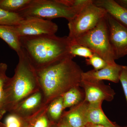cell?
Instances as JSON below:
<instances>
[{"label": "cell", "instance_id": "1f68e13d", "mask_svg": "<svg viewBox=\"0 0 127 127\" xmlns=\"http://www.w3.org/2000/svg\"></svg>", "mask_w": 127, "mask_h": 127}, {"label": "cell", "instance_id": "9c48e42d", "mask_svg": "<svg viewBox=\"0 0 127 127\" xmlns=\"http://www.w3.org/2000/svg\"><path fill=\"white\" fill-rule=\"evenodd\" d=\"M47 108L43 105V95L41 91L25 98L10 113L15 114L23 119H29L35 118Z\"/></svg>", "mask_w": 127, "mask_h": 127}, {"label": "cell", "instance_id": "9a60e30c", "mask_svg": "<svg viewBox=\"0 0 127 127\" xmlns=\"http://www.w3.org/2000/svg\"><path fill=\"white\" fill-rule=\"evenodd\" d=\"M20 38L16 26L0 25V38L17 54L22 48Z\"/></svg>", "mask_w": 127, "mask_h": 127}, {"label": "cell", "instance_id": "7402d4cb", "mask_svg": "<svg viewBox=\"0 0 127 127\" xmlns=\"http://www.w3.org/2000/svg\"><path fill=\"white\" fill-rule=\"evenodd\" d=\"M86 62L87 65L92 66L95 70H100L108 65L104 59L95 53L91 58L86 59Z\"/></svg>", "mask_w": 127, "mask_h": 127}, {"label": "cell", "instance_id": "3957f363", "mask_svg": "<svg viewBox=\"0 0 127 127\" xmlns=\"http://www.w3.org/2000/svg\"><path fill=\"white\" fill-rule=\"evenodd\" d=\"M17 55L19 60L15 73L8 78L5 87V107L9 113L28 97L41 91L36 70L25 50L22 48Z\"/></svg>", "mask_w": 127, "mask_h": 127}, {"label": "cell", "instance_id": "e0dca14e", "mask_svg": "<svg viewBox=\"0 0 127 127\" xmlns=\"http://www.w3.org/2000/svg\"><path fill=\"white\" fill-rule=\"evenodd\" d=\"M63 98L64 109L71 108L83 101V95L79 87H75L67 91L62 95Z\"/></svg>", "mask_w": 127, "mask_h": 127}, {"label": "cell", "instance_id": "d6a6232c", "mask_svg": "<svg viewBox=\"0 0 127 127\" xmlns=\"http://www.w3.org/2000/svg\"></svg>", "mask_w": 127, "mask_h": 127}, {"label": "cell", "instance_id": "4dcf8cb0", "mask_svg": "<svg viewBox=\"0 0 127 127\" xmlns=\"http://www.w3.org/2000/svg\"><path fill=\"white\" fill-rule=\"evenodd\" d=\"M85 127V126H84V127Z\"/></svg>", "mask_w": 127, "mask_h": 127}, {"label": "cell", "instance_id": "d6986e66", "mask_svg": "<svg viewBox=\"0 0 127 127\" xmlns=\"http://www.w3.org/2000/svg\"><path fill=\"white\" fill-rule=\"evenodd\" d=\"M31 0H0V9L12 13H18L26 8Z\"/></svg>", "mask_w": 127, "mask_h": 127}, {"label": "cell", "instance_id": "277c9868", "mask_svg": "<svg viewBox=\"0 0 127 127\" xmlns=\"http://www.w3.org/2000/svg\"><path fill=\"white\" fill-rule=\"evenodd\" d=\"M83 7H70L62 0H31L27 7L17 13L23 19L37 18L51 20L64 18L68 21L74 18Z\"/></svg>", "mask_w": 127, "mask_h": 127}, {"label": "cell", "instance_id": "6da1fadb", "mask_svg": "<svg viewBox=\"0 0 127 127\" xmlns=\"http://www.w3.org/2000/svg\"><path fill=\"white\" fill-rule=\"evenodd\" d=\"M73 58L70 55L36 71L45 107L71 89L80 86L83 72Z\"/></svg>", "mask_w": 127, "mask_h": 127}, {"label": "cell", "instance_id": "ac0fdd59", "mask_svg": "<svg viewBox=\"0 0 127 127\" xmlns=\"http://www.w3.org/2000/svg\"><path fill=\"white\" fill-rule=\"evenodd\" d=\"M7 68L6 64L0 63V120L6 112L5 107V87L9 78L6 73Z\"/></svg>", "mask_w": 127, "mask_h": 127}, {"label": "cell", "instance_id": "ffe728a7", "mask_svg": "<svg viewBox=\"0 0 127 127\" xmlns=\"http://www.w3.org/2000/svg\"><path fill=\"white\" fill-rule=\"evenodd\" d=\"M23 19L18 13L8 12L0 9V25L17 26Z\"/></svg>", "mask_w": 127, "mask_h": 127}, {"label": "cell", "instance_id": "5b68a950", "mask_svg": "<svg viewBox=\"0 0 127 127\" xmlns=\"http://www.w3.org/2000/svg\"><path fill=\"white\" fill-rule=\"evenodd\" d=\"M70 43L88 48L100 56L109 65L116 64L110 43L109 31L106 17L96 26L86 34Z\"/></svg>", "mask_w": 127, "mask_h": 127}, {"label": "cell", "instance_id": "603a6c76", "mask_svg": "<svg viewBox=\"0 0 127 127\" xmlns=\"http://www.w3.org/2000/svg\"><path fill=\"white\" fill-rule=\"evenodd\" d=\"M24 120L16 114L10 113L5 119V127H23Z\"/></svg>", "mask_w": 127, "mask_h": 127}, {"label": "cell", "instance_id": "4316f807", "mask_svg": "<svg viewBox=\"0 0 127 127\" xmlns=\"http://www.w3.org/2000/svg\"><path fill=\"white\" fill-rule=\"evenodd\" d=\"M115 1L121 6L127 10V0H117Z\"/></svg>", "mask_w": 127, "mask_h": 127}, {"label": "cell", "instance_id": "d4e9b609", "mask_svg": "<svg viewBox=\"0 0 127 127\" xmlns=\"http://www.w3.org/2000/svg\"><path fill=\"white\" fill-rule=\"evenodd\" d=\"M119 81L121 82L125 94L127 103V66H123L120 73Z\"/></svg>", "mask_w": 127, "mask_h": 127}, {"label": "cell", "instance_id": "44dd1931", "mask_svg": "<svg viewBox=\"0 0 127 127\" xmlns=\"http://www.w3.org/2000/svg\"><path fill=\"white\" fill-rule=\"evenodd\" d=\"M69 53L73 58L78 56L88 59L92 56L94 53L84 46L76 43H70L69 47Z\"/></svg>", "mask_w": 127, "mask_h": 127}, {"label": "cell", "instance_id": "cb8c5ba5", "mask_svg": "<svg viewBox=\"0 0 127 127\" xmlns=\"http://www.w3.org/2000/svg\"><path fill=\"white\" fill-rule=\"evenodd\" d=\"M31 121L32 127H49L50 120L47 115L46 110Z\"/></svg>", "mask_w": 127, "mask_h": 127}, {"label": "cell", "instance_id": "5bb4252c", "mask_svg": "<svg viewBox=\"0 0 127 127\" xmlns=\"http://www.w3.org/2000/svg\"><path fill=\"white\" fill-rule=\"evenodd\" d=\"M102 103H89L87 114V124L115 127L117 125L108 118L102 108Z\"/></svg>", "mask_w": 127, "mask_h": 127}, {"label": "cell", "instance_id": "484cf974", "mask_svg": "<svg viewBox=\"0 0 127 127\" xmlns=\"http://www.w3.org/2000/svg\"><path fill=\"white\" fill-rule=\"evenodd\" d=\"M57 127H71L68 124L67 121L64 117L62 116L61 118L59 121V124Z\"/></svg>", "mask_w": 127, "mask_h": 127}, {"label": "cell", "instance_id": "30bf717a", "mask_svg": "<svg viewBox=\"0 0 127 127\" xmlns=\"http://www.w3.org/2000/svg\"><path fill=\"white\" fill-rule=\"evenodd\" d=\"M79 86L84 89L85 98L89 104L102 103L104 101H111L116 93L111 87L102 81L97 82L81 81Z\"/></svg>", "mask_w": 127, "mask_h": 127}, {"label": "cell", "instance_id": "f1b7e54d", "mask_svg": "<svg viewBox=\"0 0 127 127\" xmlns=\"http://www.w3.org/2000/svg\"><path fill=\"white\" fill-rule=\"evenodd\" d=\"M85 127H105L102 125H95V124H87L85 126ZM115 127H121L117 125Z\"/></svg>", "mask_w": 127, "mask_h": 127}, {"label": "cell", "instance_id": "8fae6325", "mask_svg": "<svg viewBox=\"0 0 127 127\" xmlns=\"http://www.w3.org/2000/svg\"><path fill=\"white\" fill-rule=\"evenodd\" d=\"M123 65L116 64H108L107 66L98 70H93L83 72L81 80L87 81H101L106 80L117 83L119 81Z\"/></svg>", "mask_w": 127, "mask_h": 127}, {"label": "cell", "instance_id": "7c38bea8", "mask_svg": "<svg viewBox=\"0 0 127 127\" xmlns=\"http://www.w3.org/2000/svg\"><path fill=\"white\" fill-rule=\"evenodd\" d=\"M89 103L85 100L72 107L62 114L71 127H83L87 122V114Z\"/></svg>", "mask_w": 127, "mask_h": 127}, {"label": "cell", "instance_id": "4fadbf2b", "mask_svg": "<svg viewBox=\"0 0 127 127\" xmlns=\"http://www.w3.org/2000/svg\"><path fill=\"white\" fill-rule=\"evenodd\" d=\"M93 3L104 9L108 14L127 26V10L114 0H95Z\"/></svg>", "mask_w": 127, "mask_h": 127}, {"label": "cell", "instance_id": "7a4b0ae2", "mask_svg": "<svg viewBox=\"0 0 127 127\" xmlns=\"http://www.w3.org/2000/svg\"><path fill=\"white\" fill-rule=\"evenodd\" d=\"M20 41L22 47L36 71L70 55V43L67 36L60 37L55 35L21 36Z\"/></svg>", "mask_w": 127, "mask_h": 127}, {"label": "cell", "instance_id": "2e32d148", "mask_svg": "<svg viewBox=\"0 0 127 127\" xmlns=\"http://www.w3.org/2000/svg\"><path fill=\"white\" fill-rule=\"evenodd\" d=\"M63 98L62 96L54 99L48 107L47 115L51 122L59 121L64 110Z\"/></svg>", "mask_w": 127, "mask_h": 127}, {"label": "cell", "instance_id": "f546056e", "mask_svg": "<svg viewBox=\"0 0 127 127\" xmlns=\"http://www.w3.org/2000/svg\"><path fill=\"white\" fill-rule=\"evenodd\" d=\"M0 127H5L4 124L0 122Z\"/></svg>", "mask_w": 127, "mask_h": 127}, {"label": "cell", "instance_id": "8992f818", "mask_svg": "<svg viewBox=\"0 0 127 127\" xmlns=\"http://www.w3.org/2000/svg\"><path fill=\"white\" fill-rule=\"evenodd\" d=\"M107 13L90 0L74 18L68 21L69 32L67 36L70 42L86 34L96 26Z\"/></svg>", "mask_w": 127, "mask_h": 127}, {"label": "cell", "instance_id": "83f0119b", "mask_svg": "<svg viewBox=\"0 0 127 127\" xmlns=\"http://www.w3.org/2000/svg\"><path fill=\"white\" fill-rule=\"evenodd\" d=\"M24 120V125L23 127H32V122L28 120Z\"/></svg>", "mask_w": 127, "mask_h": 127}, {"label": "cell", "instance_id": "52a82bcc", "mask_svg": "<svg viewBox=\"0 0 127 127\" xmlns=\"http://www.w3.org/2000/svg\"><path fill=\"white\" fill-rule=\"evenodd\" d=\"M106 19L109 41L115 60L127 55V26L108 13Z\"/></svg>", "mask_w": 127, "mask_h": 127}, {"label": "cell", "instance_id": "ba28073f", "mask_svg": "<svg viewBox=\"0 0 127 127\" xmlns=\"http://www.w3.org/2000/svg\"><path fill=\"white\" fill-rule=\"evenodd\" d=\"M16 28L20 37L55 35L58 30L51 21L37 18L24 19Z\"/></svg>", "mask_w": 127, "mask_h": 127}]
</instances>
